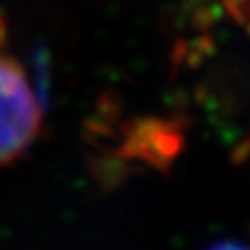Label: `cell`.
I'll return each mask as SVG.
<instances>
[{"label": "cell", "instance_id": "obj_1", "mask_svg": "<svg viewBox=\"0 0 250 250\" xmlns=\"http://www.w3.org/2000/svg\"><path fill=\"white\" fill-rule=\"evenodd\" d=\"M42 127V108L27 73L0 48V165L17 161Z\"/></svg>", "mask_w": 250, "mask_h": 250}, {"label": "cell", "instance_id": "obj_2", "mask_svg": "<svg viewBox=\"0 0 250 250\" xmlns=\"http://www.w3.org/2000/svg\"><path fill=\"white\" fill-rule=\"evenodd\" d=\"M207 250H250V244L236 242V240H225V242H217V244L208 246Z\"/></svg>", "mask_w": 250, "mask_h": 250}, {"label": "cell", "instance_id": "obj_3", "mask_svg": "<svg viewBox=\"0 0 250 250\" xmlns=\"http://www.w3.org/2000/svg\"><path fill=\"white\" fill-rule=\"evenodd\" d=\"M4 40H6V25H4V17L0 15V48H4Z\"/></svg>", "mask_w": 250, "mask_h": 250}]
</instances>
